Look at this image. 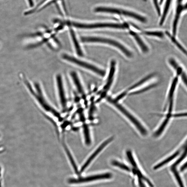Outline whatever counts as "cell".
I'll use <instances>...</instances> for the list:
<instances>
[{
	"label": "cell",
	"mask_w": 187,
	"mask_h": 187,
	"mask_svg": "<svg viewBox=\"0 0 187 187\" xmlns=\"http://www.w3.org/2000/svg\"><path fill=\"white\" fill-rule=\"evenodd\" d=\"M154 76L155 74H152L149 75L146 77H144L143 79H141L138 81V82L135 83L134 85L130 87L129 88L125 90V91H124L118 96H117L115 99L117 101L120 100L121 99L127 95L129 91H131L132 90L136 88L137 87L139 86L142 85V84L145 83L147 81H148Z\"/></svg>",
	"instance_id": "4fadbf2b"
},
{
	"label": "cell",
	"mask_w": 187,
	"mask_h": 187,
	"mask_svg": "<svg viewBox=\"0 0 187 187\" xmlns=\"http://www.w3.org/2000/svg\"><path fill=\"white\" fill-rule=\"evenodd\" d=\"M70 34L72 40L73 42L75 49L76 50V52L78 54V55L80 56H83V51L81 49L80 45L79 44V43H78L76 38V36L75 35V33L73 30H71Z\"/></svg>",
	"instance_id": "ffe728a7"
},
{
	"label": "cell",
	"mask_w": 187,
	"mask_h": 187,
	"mask_svg": "<svg viewBox=\"0 0 187 187\" xmlns=\"http://www.w3.org/2000/svg\"><path fill=\"white\" fill-rule=\"evenodd\" d=\"M64 149L66 150V153H67V154L69 160H70V162H71L72 167H73V168H74L75 173L78 175H80V173L78 171L77 166L76 165V163H75V162L74 160L73 157H72L71 153L70 151H69V150L68 148L66 146V144H64Z\"/></svg>",
	"instance_id": "7402d4cb"
},
{
	"label": "cell",
	"mask_w": 187,
	"mask_h": 187,
	"mask_svg": "<svg viewBox=\"0 0 187 187\" xmlns=\"http://www.w3.org/2000/svg\"><path fill=\"white\" fill-rule=\"evenodd\" d=\"M83 128L85 143L87 145L89 146L90 144H91V142L88 126L87 125H84Z\"/></svg>",
	"instance_id": "d4e9b609"
},
{
	"label": "cell",
	"mask_w": 187,
	"mask_h": 187,
	"mask_svg": "<svg viewBox=\"0 0 187 187\" xmlns=\"http://www.w3.org/2000/svg\"><path fill=\"white\" fill-rule=\"evenodd\" d=\"M81 41L84 43H98L107 44L116 47L120 50L125 56L128 58H131L133 56L132 53L125 45L113 39L94 37H82Z\"/></svg>",
	"instance_id": "3957f363"
},
{
	"label": "cell",
	"mask_w": 187,
	"mask_h": 187,
	"mask_svg": "<svg viewBox=\"0 0 187 187\" xmlns=\"http://www.w3.org/2000/svg\"><path fill=\"white\" fill-rule=\"evenodd\" d=\"M179 77L176 75L173 78L171 84L170 88L169 91L168 98L165 107L164 108V110L166 109L167 104H169L173 102V97L175 90L176 89L178 83L179 81Z\"/></svg>",
	"instance_id": "e0dca14e"
},
{
	"label": "cell",
	"mask_w": 187,
	"mask_h": 187,
	"mask_svg": "<svg viewBox=\"0 0 187 187\" xmlns=\"http://www.w3.org/2000/svg\"><path fill=\"white\" fill-rule=\"evenodd\" d=\"M170 119V117H166V118L164 120V121L162 122L160 127L156 131L154 134V135L155 137H158L162 134V133L163 131L166 128V126L168 124L169 121Z\"/></svg>",
	"instance_id": "603a6c76"
},
{
	"label": "cell",
	"mask_w": 187,
	"mask_h": 187,
	"mask_svg": "<svg viewBox=\"0 0 187 187\" xmlns=\"http://www.w3.org/2000/svg\"><path fill=\"white\" fill-rule=\"evenodd\" d=\"M112 177V174L111 173H107L77 179L70 178L68 180V182L71 184L82 183L98 180L109 179Z\"/></svg>",
	"instance_id": "ba28073f"
},
{
	"label": "cell",
	"mask_w": 187,
	"mask_h": 187,
	"mask_svg": "<svg viewBox=\"0 0 187 187\" xmlns=\"http://www.w3.org/2000/svg\"><path fill=\"white\" fill-rule=\"evenodd\" d=\"M134 28L138 30L137 32L141 34L149 36V37H155L159 38H163L165 36V33L161 31H151V30H143L137 26H134Z\"/></svg>",
	"instance_id": "9a60e30c"
},
{
	"label": "cell",
	"mask_w": 187,
	"mask_h": 187,
	"mask_svg": "<svg viewBox=\"0 0 187 187\" xmlns=\"http://www.w3.org/2000/svg\"><path fill=\"white\" fill-rule=\"evenodd\" d=\"M173 1V0H164L165 4L162 11L161 19L159 22L160 26H161L164 25L169 12Z\"/></svg>",
	"instance_id": "2e32d148"
},
{
	"label": "cell",
	"mask_w": 187,
	"mask_h": 187,
	"mask_svg": "<svg viewBox=\"0 0 187 187\" xmlns=\"http://www.w3.org/2000/svg\"><path fill=\"white\" fill-rule=\"evenodd\" d=\"M126 155H127V157L130 162V163L132 167H133V168L136 169L138 168L136 162H135L134 158V157L133 156L132 153L130 151L128 150L126 152Z\"/></svg>",
	"instance_id": "83f0119b"
},
{
	"label": "cell",
	"mask_w": 187,
	"mask_h": 187,
	"mask_svg": "<svg viewBox=\"0 0 187 187\" xmlns=\"http://www.w3.org/2000/svg\"><path fill=\"white\" fill-rule=\"evenodd\" d=\"M96 12H101L118 15L124 17L131 18L140 22L146 23L147 22L146 17L131 11L121 8L110 7H98L95 9Z\"/></svg>",
	"instance_id": "7a4b0ae2"
},
{
	"label": "cell",
	"mask_w": 187,
	"mask_h": 187,
	"mask_svg": "<svg viewBox=\"0 0 187 187\" xmlns=\"http://www.w3.org/2000/svg\"><path fill=\"white\" fill-rule=\"evenodd\" d=\"M156 85V84H153V85H149L145 87V88H144L143 89H141L140 90H138V91H135L132 92V93H131L129 95H131L138 94H140L141 93H143V92H146V91H147V90H148L153 88V87H155Z\"/></svg>",
	"instance_id": "f546056e"
},
{
	"label": "cell",
	"mask_w": 187,
	"mask_h": 187,
	"mask_svg": "<svg viewBox=\"0 0 187 187\" xmlns=\"http://www.w3.org/2000/svg\"><path fill=\"white\" fill-rule=\"evenodd\" d=\"M180 153V150L177 151L175 153L173 154L170 156L169 157L155 166L154 167H153V169L155 170H157L158 169L163 166H164L168 163L169 162L173 161V159L176 158L179 155Z\"/></svg>",
	"instance_id": "d6986e66"
},
{
	"label": "cell",
	"mask_w": 187,
	"mask_h": 187,
	"mask_svg": "<svg viewBox=\"0 0 187 187\" xmlns=\"http://www.w3.org/2000/svg\"><path fill=\"white\" fill-rule=\"evenodd\" d=\"M111 164L112 165L119 167L124 170L129 172L131 171V169L128 166L122 163L121 162H120L119 161L114 160L112 162Z\"/></svg>",
	"instance_id": "4316f807"
},
{
	"label": "cell",
	"mask_w": 187,
	"mask_h": 187,
	"mask_svg": "<svg viewBox=\"0 0 187 187\" xmlns=\"http://www.w3.org/2000/svg\"><path fill=\"white\" fill-rule=\"evenodd\" d=\"M152 1L158 16L160 17L162 10L160 7L161 6L159 4V0H152Z\"/></svg>",
	"instance_id": "f1b7e54d"
},
{
	"label": "cell",
	"mask_w": 187,
	"mask_h": 187,
	"mask_svg": "<svg viewBox=\"0 0 187 187\" xmlns=\"http://www.w3.org/2000/svg\"><path fill=\"white\" fill-rule=\"evenodd\" d=\"M184 0H176L174 16L172 26V34L176 37L179 21L182 14L187 10V3Z\"/></svg>",
	"instance_id": "8992f818"
},
{
	"label": "cell",
	"mask_w": 187,
	"mask_h": 187,
	"mask_svg": "<svg viewBox=\"0 0 187 187\" xmlns=\"http://www.w3.org/2000/svg\"><path fill=\"white\" fill-rule=\"evenodd\" d=\"M138 184L139 187H146L144 183L143 182L142 180L140 178L138 179Z\"/></svg>",
	"instance_id": "1f68e13d"
},
{
	"label": "cell",
	"mask_w": 187,
	"mask_h": 187,
	"mask_svg": "<svg viewBox=\"0 0 187 187\" xmlns=\"http://www.w3.org/2000/svg\"><path fill=\"white\" fill-rule=\"evenodd\" d=\"M133 173L137 175L139 178H140L142 180H143L145 181L146 182L147 184L150 187H153V185L150 180L147 178L146 177H145L144 175L142 173L141 171L138 168L136 169H133Z\"/></svg>",
	"instance_id": "cb8c5ba5"
},
{
	"label": "cell",
	"mask_w": 187,
	"mask_h": 187,
	"mask_svg": "<svg viewBox=\"0 0 187 187\" xmlns=\"http://www.w3.org/2000/svg\"><path fill=\"white\" fill-rule=\"evenodd\" d=\"M116 69V62L115 60H112L110 63V69L108 74L107 82L105 85L103 91L101 95V97L99 98V100L105 97L107 93L110 88L112 84L115 74Z\"/></svg>",
	"instance_id": "9c48e42d"
},
{
	"label": "cell",
	"mask_w": 187,
	"mask_h": 187,
	"mask_svg": "<svg viewBox=\"0 0 187 187\" xmlns=\"http://www.w3.org/2000/svg\"><path fill=\"white\" fill-rule=\"evenodd\" d=\"M165 34L170 39V40L171 41L175 46L179 49V50L181 51V52L186 55L187 54V51L185 48H184L182 45L181 44L180 42L177 40V39L176 38L175 36H173L172 34H171L170 32L168 31H166L165 32Z\"/></svg>",
	"instance_id": "ac0fdd59"
},
{
	"label": "cell",
	"mask_w": 187,
	"mask_h": 187,
	"mask_svg": "<svg viewBox=\"0 0 187 187\" xmlns=\"http://www.w3.org/2000/svg\"><path fill=\"white\" fill-rule=\"evenodd\" d=\"M62 57L63 59L67 60V61L79 66L80 67L91 71L101 76H104L105 74H106L105 72L103 70H102V69L96 67V66L89 64V63L81 61L80 59L75 58L74 57L66 55V54L63 55Z\"/></svg>",
	"instance_id": "52a82bcc"
},
{
	"label": "cell",
	"mask_w": 187,
	"mask_h": 187,
	"mask_svg": "<svg viewBox=\"0 0 187 187\" xmlns=\"http://www.w3.org/2000/svg\"><path fill=\"white\" fill-rule=\"evenodd\" d=\"M71 76L72 80L74 81V84L76 85L78 91L81 94H84V92L82 86L80 83L79 78H78L77 75L75 72H72L71 74Z\"/></svg>",
	"instance_id": "44dd1931"
},
{
	"label": "cell",
	"mask_w": 187,
	"mask_h": 187,
	"mask_svg": "<svg viewBox=\"0 0 187 187\" xmlns=\"http://www.w3.org/2000/svg\"><path fill=\"white\" fill-rule=\"evenodd\" d=\"M128 30L129 34L134 39L135 42H136L142 52L144 53H148L149 51V48L143 39L142 38L139 33L133 29H131V28Z\"/></svg>",
	"instance_id": "30bf717a"
},
{
	"label": "cell",
	"mask_w": 187,
	"mask_h": 187,
	"mask_svg": "<svg viewBox=\"0 0 187 187\" xmlns=\"http://www.w3.org/2000/svg\"><path fill=\"white\" fill-rule=\"evenodd\" d=\"M23 80L32 100L38 107L42 111L51 113L54 116L61 119L60 114L51 106L48 102L40 84L35 83H34V85L32 86L25 78H23Z\"/></svg>",
	"instance_id": "6da1fadb"
},
{
	"label": "cell",
	"mask_w": 187,
	"mask_h": 187,
	"mask_svg": "<svg viewBox=\"0 0 187 187\" xmlns=\"http://www.w3.org/2000/svg\"><path fill=\"white\" fill-rule=\"evenodd\" d=\"M56 79L60 102L63 107L65 108L66 106L67 101H66L62 78L60 75H58L57 76Z\"/></svg>",
	"instance_id": "5bb4252c"
},
{
	"label": "cell",
	"mask_w": 187,
	"mask_h": 187,
	"mask_svg": "<svg viewBox=\"0 0 187 187\" xmlns=\"http://www.w3.org/2000/svg\"><path fill=\"white\" fill-rule=\"evenodd\" d=\"M2 137V135L1 132H0V140L1 139Z\"/></svg>",
	"instance_id": "e575fe53"
},
{
	"label": "cell",
	"mask_w": 187,
	"mask_h": 187,
	"mask_svg": "<svg viewBox=\"0 0 187 187\" xmlns=\"http://www.w3.org/2000/svg\"><path fill=\"white\" fill-rule=\"evenodd\" d=\"M69 24L77 28L85 29L108 28L128 30L131 28L130 25L126 23H101L87 25V24L77 23L70 22Z\"/></svg>",
	"instance_id": "277c9868"
},
{
	"label": "cell",
	"mask_w": 187,
	"mask_h": 187,
	"mask_svg": "<svg viewBox=\"0 0 187 187\" xmlns=\"http://www.w3.org/2000/svg\"><path fill=\"white\" fill-rule=\"evenodd\" d=\"M113 137H111L108 139L107 140H105L103 143L100 145L98 148L96 149L95 151L90 156L88 160L86 162L83 166L81 167L80 171V174L82 173L86 169L87 167L88 166L89 164L91 162L96 156H98V154L100 153L104 149V148L106 147L107 145L110 143L113 140Z\"/></svg>",
	"instance_id": "8fae6325"
},
{
	"label": "cell",
	"mask_w": 187,
	"mask_h": 187,
	"mask_svg": "<svg viewBox=\"0 0 187 187\" xmlns=\"http://www.w3.org/2000/svg\"><path fill=\"white\" fill-rule=\"evenodd\" d=\"M169 64L176 71V75L180 77L185 85H187V77L185 72L183 68L174 58H170L168 59Z\"/></svg>",
	"instance_id": "7c38bea8"
},
{
	"label": "cell",
	"mask_w": 187,
	"mask_h": 187,
	"mask_svg": "<svg viewBox=\"0 0 187 187\" xmlns=\"http://www.w3.org/2000/svg\"><path fill=\"white\" fill-rule=\"evenodd\" d=\"M186 149L185 152L183 153L182 156L180 157L177 160V161L174 163L171 166L176 167L186 157Z\"/></svg>",
	"instance_id": "4dcf8cb0"
},
{
	"label": "cell",
	"mask_w": 187,
	"mask_h": 187,
	"mask_svg": "<svg viewBox=\"0 0 187 187\" xmlns=\"http://www.w3.org/2000/svg\"><path fill=\"white\" fill-rule=\"evenodd\" d=\"M107 100L108 102L114 105L120 112H121L122 113L124 114L125 116L130 120V121L133 124L142 135L144 136H146L147 135L148 132L147 130L145 128L144 126L129 112L124 107H123L120 104L118 101H116L115 99L110 97L108 98Z\"/></svg>",
	"instance_id": "5b68a950"
},
{
	"label": "cell",
	"mask_w": 187,
	"mask_h": 187,
	"mask_svg": "<svg viewBox=\"0 0 187 187\" xmlns=\"http://www.w3.org/2000/svg\"><path fill=\"white\" fill-rule=\"evenodd\" d=\"M187 165L186 163V162L185 164H184L180 168V171H185Z\"/></svg>",
	"instance_id": "d6a6232c"
},
{
	"label": "cell",
	"mask_w": 187,
	"mask_h": 187,
	"mask_svg": "<svg viewBox=\"0 0 187 187\" xmlns=\"http://www.w3.org/2000/svg\"><path fill=\"white\" fill-rule=\"evenodd\" d=\"M164 0H159L160 5L161 6L162 3L164 2Z\"/></svg>",
	"instance_id": "836d02e7"
},
{
	"label": "cell",
	"mask_w": 187,
	"mask_h": 187,
	"mask_svg": "<svg viewBox=\"0 0 187 187\" xmlns=\"http://www.w3.org/2000/svg\"><path fill=\"white\" fill-rule=\"evenodd\" d=\"M171 170L174 174V176L175 177H176V179L180 187H185L178 171H177L176 167L171 166Z\"/></svg>",
	"instance_id": "484cf974"
}]
</instances>
